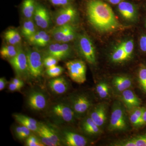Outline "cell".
Segmentation results:
<instances>
[{
	"label": "cell",
	"mask_w": 146,
	"mask_h": 146,
	"mask_svg": "<svg viewBox=\"0 0 146 146\" xmlns=\"http://www.w3.org/2000/svg\"><path fill=\"white\" fill-rule=\"evenodd\" d=\"M86 11L89 22L98 31L108 32L119 28V23L111 7L101 0L89 1Z\"/></svg>",
	"instance_id": "1"
},
{
	"label": "cell",
	"mask_w": 146,
	"mask_h": 146,
	"mask_svg": "<svg viewBox=\"0 0 146 146\" xmlns=\"http://www.w3.org/2000/svg\"><path fill=\"white\" fill-rule=\"evenodd\" d=\"M77 46L82 57L90 64L94 65L96 62V50L91 39L85 34L79 35Z\"/></svg>",
	"instance_id": "2"
},
{
	"label": "cell",
	"mask_w": 146,
	"mask_h": 146,
	"mask_svg": "<svg viewBox=\"0 0 146 146\" xmlns=\"http://www.w3.org/2000/svg\"><path fill=\"white\" fill-rule=\"evenodd\" d=\"M127 127L124 109L121 104L116 102L111 112L109 129L111 131L125 130Z\"/></svg>",
	"instance_id": "3"
},
{
	"label": "cell",
	"mask_w": 146,
	"mask_h": 146,
	"mask_svg": "<svg viewBox=\"0 0 146 146\" xmlns=\"http://www.w3.org/2000/svg\"><path fill=\"white\" fill-rule=\"evenodd\" d=\"M26 54L30 75L33 78H38L43 73L44 58L36 50H29Z\"/></svg>",
	"instance_id": "4"
},
{
	"label": "cell",
	"mask_w": 146,
	"mask_h": 146,
	"mask_svg": "<svg viewBox=\"0 0 146 146\" xmlns=\"http://www.w3.org/2000/svg\"><path fill=\"white\" fill-rule=\"evenodd\" d=\"M8 60L19 77L26 78L30 76L27 54L21 47H18L16 56Z\"/></svg>",
	"instance_id": "5"
},
{
	"label": "cell",
	"mask_w": 146,
	"mask_h": 146,
	"mask_svg": "<svg viewBox=\"0 0 146 146\" xmlns=\"http://www.w3.org/2000/svg\"><path fill=\"white\" fill-rule=\"evenodd\" d=\"M70 77L76 83L82 84L86 80V66L81 60H70L66 63Z\"/></svg>",
	"instance_id": "6"
},
{
	"label": "cell",
	"mask_w": 146,
	"mask_h": 146,
	"mask_svg": "<svg viewBox=\"0 0 146 146\" xmlns=\"http://www.w3.org/2000/svg\"><path fill=\"white\" fill-rule=\"evenodd\" d=\"M72 47L67 43L58 42L48 45L44 52L45 56H50L58 60H64L70 57Z\"/></svg>",
	"instance_id": "7"
},
{
	"label": "cell",
	"mask_w": 146,
	"mask_h": 146,
	"mask_svg": "<svg viewBox=\"0 0 146 146\" xmlns=\"http://www.w3.org/2000/svg\"><path fill=\"white\" fill-rule=\"evenodd\" d=\"M40 141L45 146H57L61 145V139L53 129L44 124L39 125L36 131Z\"/></svg>",
	"instance_id": "8"
},
{
	"label": "cell",
	"mask_w": 146,
	"mask_h": 146,
	"mask_svg": "<svg viewBox=\"0 0 146 146\" xmlns=\"http://www.w3.org/2000/svg\"><path fill=\"white\" fill-rule=\"evenodd\" d=\"M77 16V11L76 8L68 5L62 7L54 13V19L57 26L70 24L73 22Z\"/></svg>",
	"instance_id": "9"
},
{
	"label": "cell",
	"mask_w": 146,
	"mask_h": 146,
	"mask_svg": "<svg viewBox=\"0 0 146 146\" xmlns=\"http://www.w3.org/2000/svg\"><path fill=\"white\" fill-rule=\"evenodd\" d=\"M51 112L55 117L65 122H72L74 120L76 113L72 107L66 104L59 103L54 105Z\"/></svg>",
	"instance_id": "10"
},
{
	"label": "cell",
	"mask_w": 146,
	"mask_h": 146,
	"mask_svg": "<svg viewBox=\"0 0 146 146\" xmlns=\"http://www.w3.org/2000/svg\"><path fill=\"white\" fill-rule=\"evenodd\" d=\"M33 18L36 25L40 28H48L50 25L49 12L44 6L40 4H37Z\"/></svg>",
	"instance_id": "11"
},
{
	"label": "cell",
	"mask_w": 146,
	"mask_h": 146,
	"mask_svg": "<svg viewBox=\"0 0 146 146\" xmlns=\"http://www.w3.org/2000/svg\"><path fill=\"white\" fill-rule=\"evenodd\" d=\"M61 141L65 145L68 146H84L88 142L84 136L68 130L63 131L62 132Z\"/></svg>",
	"instance_id": "12"
},
{
	"label": "cell",
	"mask_w": 146,
	"mask_h": 146,
	"mask_svg": "<svg viewBox=\"0 0 146 146\" xmlns=\"http://www.w3.org/2000/svg\"><path fill=\"white\" fill-rule=\"evenodd\" d=\"M118 10L120 15L125 20L129 22H134L137 20V8L132 3L122 1L118 4Z\"/></svg>",
	"instance_id": "13"
},
{
	"label": "cell",
	"mask_w": 146,
	"mask_h": 146,
	"mask_svg": "<svg viewBox=\"0 0 146 146\" xmlns=\"http://www.w3.org/2000/svg\"><path fill=\"white\" fill-rule=\"evenodd\" d=\"M47 100L42 92L35 91L30 94L28 98V104L31 109L40 111L46 106Z\"/></svg>",
	"instance_id": "14"
},
{
	"label": "cell",
	"mask_w": 146,
	"mask_h": 146,
	"mask_svg": "<svg viewBox=\"0 0 146 146\" xmlns=\"http://www.w3.org/2000/svg\"><path fill=\"white\" fill-rule=\"evenodd\" d=\"M91 105V102L87 97L80 96L73 100L72 107L76 114L82 115L87 111Z\"/></svg>",
	"instance_id": "15"
},
{
	"label": "cell",
	"mask_w": 146,
	"mask_h": 146,
	"mask_svg": "<svg viewBox=\"0 0 146 146\" xmlns=\"http://www.w3.org/2000/svg\"><path fill=\"white\" fill-rule=\"evenodd\" d=\"M90 117L100 127L103 125L106 119V106L103 104L97 106L91 112Z\"/></svg>",
	"instance_id": "16"
},
{
	"label": "cell",
	"mask_w": 146,
	"mask_h": 146,
	"mask_svg": "<svg viewBox=\"0 0 146 146\" xmlns=\"http://www.w3.org/2000/svg\"><path fill=\"white\" fill-rule=\"evenodd\" d=\"M122 96L123 101L128 109L139 107L141 104V100L131 90L128 89L123 91Z\"/></svg>",
	"instance_id": "17"
},
{
	"label": "cell",
	"mask_w": 146,
	"mask_h": 146,
	"mask_svg": "<svg viewBox=\"0 0 146 146\" xmlns=\"http://www.w3.org/2000/svg\"><path fill=\"white\" fill-rule=\"evenodd\" d=\"M49 86L53 92L57 94H64L68 91L69 87L68 82L63 77L52 80L49 82Z\"/></svg>",
	"instance_id": "18"
},
{
	"label": "cell",
	"mask_w": 146,
	"mask_h": 146,
	"mask_svg": "<svg viewBox=\"0 0 146 146\" xmlns=\"http://www.w3.org/2000/svg\"><path fill=\"white\" fill-rule=\"evenodd\" d=\"M38 3L36 0H24L22 5V11L26 19H33Z\"/></svg>",
	"instance_id": "19"
},
{
	"label": "cell",
	"mask_w": 146,
	"mask_h": 146,
	"mask_svg": "<svg viewBox=\"0 0 146 146\" xmlns=\"http://www.w3.org/2000/svg\"><path fill=\"white\" fill-rule=\"evenodd\" d=\"M113 84L118 91L123 92L130 88L132 84V81L127 77L119 76L113 79Z\"/></svg>",
	"instance_id": "20"
},
{
	"label": "cell",
	"mask_w": 146,
	"mask_h": 146,
	"mask_svg": "<svg viewBox=\"0 0 146 146\" xmlns=\"http://www.w3.org/2000/svg\"><path fill=\"white\" fill-rule=\"evenodd\" d=\"M74 27L70 24L57 26L52 31V35L56 42H61L68 32Z\"/></svg>",
	"instance_id": "21"
},
{
	"label": "cell",
	"mask_w": 146,
	"mask_h": 146,
	"mask_svg": "<svg viewBox=\"0 0 146 146\" xmlns=\"http://www.w3.org/2000/svg\"><path fill=\"white\" fill-rule=\"evenodd\" d=\"M82 127L84 131L90 135H96L100 132V127L90 117L85 118L82 121Z\"/></svg>",
	"instance_id": "22"
},
{
	"label": "cell",
	"mask_w": 146,
	"mask_h": 146,
	"mask_svg": "<svg viewBox=\"0 0 146 146\" xmlns=\"http://www.w3.org/2000/svg\"><path fill=\"white\" fill-rule=\"evenodd\" d=\"M4 38L9 44L14 46L20 44L22 40L20 33L15 29H9L5 31Z\"/></svg>",
	"instance_id": "23"
},
{
	"label": "cell",
	"mask_w": 146,
	"mask_h": 146,
	"mask_svg": "<svg viewBox=\"0 0 146 146\" xmlns=\"http://www.w3.org/2000/svg\"><path fill=\"white\" fill-rule=\"evenodd\" d=\"M35 24L33 19H27L23 23L21 31L22 34L27 39L37 31Z\"/></svg>",
	"instance_id": "24"
},
{
	"label": "cell",
	"mask_w": 146,
	"mask_h": 146,
	"mask_svg": "<svg viewBox=\"0 0 146 146\" xmlns=\"http://www.w3.org/2000/svg\"><path fill=\"white\" fill-rule=\"evenodd\" d=\"M18 50V47H16L14 45H6L2 47L0 51V54L3 58L9 60L16 56Z\"/></svg>",
	"instance_id": "25"
},
{
	"label": "cell",
	"mask_w": 146,
	"mask_h": 146,
	"mask_svg": "<svg viewBox=\"0 0 146 146\" xmlns=\"http://www.w3.org/2000/svg\"><path fill=\"white\" fill-rule=\"evenodd\" d=\"M129 59L121 44L116 48L111 55V59L115 63L123 62Z\"/></svg>",
	"instance_id": "26"
},
{
	"label": "cell",
	"mask_w": 146,
	"mask_h": 146,
	"mask_svg": "<svg viewBox=\"0 0 146 146\" xmlns=\"http://www.w3.org/2000/svg\"><path fill=\"white\" fill-rule=\"evenodd\" d=\"M138 80L144 93H146V66L142 65L138 71Z\"/></svg>",
	"instance_id": "27"
},
{
	"label": "cell",
	"mask_w": 146,
	"mask_h": 146,
	"mask_svg": "<svg viewBox=\"0 0 146 146\" xmlns=\"http://www.w3.org/2000/svg\"><path fill=\"white\" fill-rule=\"evenodd\" d=\"M109 87L106 83L101 82L96 86V91L99 96L102 98H105L109 94Z\"/></svg>",
	"instance_id": "28"
},
{
	"label": "cell",
	"mask_w": 146,
	"mask_h": 146,
	"mask_svg": "<svg viewBox=\"0 0 146 146\" xmlns=\"http://www.w3.org/2000/svg\"><path fill=\"white\" fill-rule=\"evenodd\" d=\"M63 71L64 69L62 67L56 65L50 68H47L46 73L50 77L55 78L60 76Z\"/></svg>",
	"instance_id": "29"
},
{
	"label": "cell",
	"mask_w": 146,
	"mask_h": 146,
	"mask_svg": "<svg viewBox=\"0 0 146 146\" xmlns=\"http://www.w3.org/2000/svg\"><path fill=\"white\" fill-rule=\"evenodd\" d=\"M122 46L124 50L128 57L129 58L133 52L134 43L133 40H128L121 43Z\"/></svg>",
	"instance_id": "30"
},
{
	"label": "cell",
	"mask_w": 146,
	"mask_h": 146,
	"mask_svg": "<svg viewBox=\"0 0 146 146\" xmlns=\"http://www.w3.org/2000/svg\"><path fill=\"white\" fill-rule=\"evenodd\" d=\"M47 33L44 31H36L35 33L33 35L27 39L30 43L36 46L41 40L42 36H44Z\"/></svg>",
	"instance_id": "31"
},
{
	"label": "cell",
	"mask_w": 146,
	"mask_h": 146,
	"mask_svg": "<svg viewBox=\"0 0 146 146\" xmlns=\"http://www.w3.org/2000/svg\"><path fill=\"white\" fill-rule=\"evenodd\" d=\"M26 145L28 146H45L41 142L40 139L34 135H30L27 138Z\"/></svg>",
	"instance_id": "32"
},
{
	"label": "cell",
	"mask_w": 146,
	"mask_h": 146,
	"mask_svg": "<svg viewBox=\"0 0 146 146\" xmlns=\"http://www.w3.org/2000/svg\"><path fill=\"white\" fill-rule=\"evenodd\" d=\"M135 146H146V133L131 138Z\"/></svg>",
	"instance_id": "33"
},
{
	"label": "cell",
	"mask_w": 146,
	"mask_h": 146,
	"mask_svg": "<svg viewBox=\"0 0 146 146\" xmlns=\"http://www.w3.org/2000/svg\"><path fill=\"white\" fill-rule=\"evenodd\" d=\"M58 60L55 58L50 56H45L44 58V66L47 68L56 65Z\"/></svg>",
	"instance_id": "34"
},
{
	"label": "cell",
	"mask_w": 146,
	"mask_h": 146,
	"mask_svg": "<svg viewBox=\"0 0 146 146\" xmlns=\"http://www.w3.org/2000/svg\"><path fill=\"white\" fill-rule=\"evenodd\" d=\"M129 120L133 125L137 126L142 125V117L138 116L133 111L131 113Z\"/></svg>",
	"instance_id": "35"
},
{
	"label": "cell",
	"mask_w": 146,
	"mask_h": 146,
	"mask_svg": "<svg viewBox=\"0 0 146 146\" xmlns=\"http://www.w3.org/2000/svg\"><path fill=\"white\" fill-rule=\"evenodd\" d=\"M13 116H14V118H15L16 120L18 119L23 120V121H25L27 122L31 123L33 124L39 125V124H38L36 120L35 119L33 118L25 116V115H22V114H15L13 115Z\"/></svg>",
	"instance_id": "36"
},
{
	"label": "cell",
	"mask_w": 146,
	"mask_h": 146,
	"mask_svg": "<svg viewBox=\"0 0 146 146\" xmlns=\"http://www.w3.org/2000/svg\"><path fill=\"white\" fill-rule=\"evenodd\" d=\"M76 36L75 30L74 27H73L68 32L61 42L65 43H69V42L73 41L75 38Z\"/></svg>",
	"instance_id": "37"
},
{
	"label": "cell",
	"mask_w": 146,
	"mask_h": 146,
	"mask_svg": "<svg viewBox=\"0 0 146 146\" xmlns=\"http://www.w3.org/2000/svg\"><path fill=\"white\" fill-rule=\"evenodd\" d=\"M52 4L56 6H65L70 5L73 0H48Z\"/></svg>",
	"instance_id": "38"
},
{
	"label": "cell",
	"mask_w": 146,
	"mask_h": 146,
	"mask_svg": "<svg viewBox=\"0 0 146 146\" xmlns=\"http://www.w3.org/2000/svg\"><path fill=\"white\" fill-rule=\"evenodd\" d=\"M22 126H23V130H22L21 134L18 138L21 140H24V139L27 138L31 135V130H30L26 127L24 126L23 125Z\"/></svg>",
	"instance_id": "39"
},
{
	"label": "cell",
	"mask_w": 146,
	"mask_h": 146,
	"mask_svg": "<svg viewBox=\"0 0 146 146\" xmlns=\"http://www.w3.org/2000/svg\"><path fill=\"white\" fill-rule=\"evenodd\" d=\"M50 41V36L48 33L45 35L44 36H42L41 40L36 45L38 46L44 47L46 46Z\"/></svg>",
	"instance_id": "40"
},
{
	"label": "cell",
	"mask_w": 146,
	"mask_h": 146,
	"mask_svg": "<svg viewBox=\"0 0 146 146\" xmlns=\"http://www.w3.org/2000/svg\"><path fill=\"white\" fill-rule=\"evenodd\" d=\"M140 48L144 52H146V35H142L140 39Z\"/></svg>",
	"instance_id": "41"
},
{
	"label": "cell",
	"mask_w": 146,
	"mask_h": 146,
	"mask_svg": "<svg viewBox=\"0 0 146 146\" xmlns=\"http://www.w3.org/2000/svg\"><path fill=\"white\" fill-rule=\"evenodd\" d=\"M22 87L17 84L11 82L9 85V89L11 91H18L21 90Z\"/></svg>",
	"instance_id": "42"
},
{
	"label": "cell",
	"mask_w": 146,
	"mask_h": 146,
	"mask_svg": "<svg viewBox=\"0 0 146 146\" xmlns=\"http://www.w3.org/2000/svg\"><path fill=\"white\" fill-rule=\"evenodd\" d=\"M7 82L5 78L2 77L0 78V91H1L5 88Z\"/></svg>",
	"instance_id": "43"
},
{
	"label": "cell",
	"mask_w": 146,
	"mask_h": 146,
	"mask_svg": "<svg viewBox=\"0 0 146 146\" xmlns=\"http://www.w3.org/2000/svg\"><path fill=\"white\" fill-rule=\"evenodd\" d=\"M11 82L22 87H23L24 86L23 81L18 78H15L13 79Z\"/></svg>",
	"instance_id": "44"
},
{
	"label": "cell",
	"mask_w": 146,
	"mask_h": 146,
	"mask_svg": "<svg viewBox=\"0 0 146 146\" xmlns=\"http://www.w3.org/2000/svg\"><path fill=\"white\" fill-rule=\"evenodd\" d=\"M22 130H23V126H18L16 128V130H15V134L17 138H18L20 134L22 132Z\"/></svg>",
	"instance_id": "45"
},
{
	"label": "cell",
	"mask_w": 146,
	"mask_h": 146,
	"mask_svg": "<svg viewBox=\"0 0 146 146\" xmlns=\"http://www.w3.org/2000/svg\"><path fill=\"white\" fill-rule=\"evenodd\" d=\"M142 125L146 124V108L145 109L142 117Z\"/></svg>",
	"instance_id": "46"
},
{
	"label": "cell",
	"mask_w": 146,
	"mask_h": 146,
	"mask_svg": "<svg viewBox=\"0 0 146 146\" xmlns=\"http://www.w3.org/2000/svg\"><path fill=\"white\" fill-rule=\"evenodd\" d=\"M106 1L112 4L118 5L123 0H106Z\"/></svg>",
	"instance_id": "47"
},
{
	"label": "cell",
	"mask_w": 146,
	"mask_h": 146,
	"mask_svg": "<svg viewBox=\"0 0 146 146\" xmlns=\"http://www.w3.org/2000/svg\"><path fill=\"white\" fill-rule=\"evenodd\" d=\"M145 26H146V22H145Z\"/></svg>",
	"instance_id": "48"
}]
</instances>
